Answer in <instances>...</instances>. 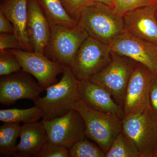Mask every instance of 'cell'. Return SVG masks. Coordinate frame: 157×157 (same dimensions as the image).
Here are the masks:
<instances>
[{"mask_svg":"<svg viewBox=\"0 0 157 157\" xmlns=\"http://www.w3.org/2000/svg\"><path fill=\"white\" fill-rule=\"evenodd\" d=\"M22 70L18 59L9 49L0 51V76H8Z\"/></svg>","mask_w":157,"mask_h":157,"instance_id":"603a6c76","label":"cell"},{"mask_svg":"<svg viewBox=\"0 0 157 157\" xmlns=\"http://www.w3.org/2000/svg\"><path fill=\"white\" fill-rule=\"evenodd\" d=\"M150 109L157 121V75L153 73L149 95Z\"/></svg>","mask_w":157,"mask_h":157,"instance_id":"83f0119b","label":"cell"},{"mask_svg":"<svg viewBox=\"0 0 157 157\" xmlns=\"http://www.w3.org/2000/svg\"><path fill=\"white\" fill-rule=\"evenodd\" d=\"M126 32L157 46V17L156 5L151 3L124 15Z\"/></svg>","mask_w":157,"mask_h":157,"instance_id":"4fadbf2b","label":"cell"},{"mask_svg":"<svg viewBox=\"0 0 157 157\" xmlns=\"http://www.w3.org/2000/svg\"><path fill=\"white\" fill-rule=\"evenodd\" d=\"M151 3L150 0H114L113 8L116 13L124 16L130 11Z\"/></svg>","mask_w":157,"mask_h":157,"instance_id":"d4e9b609","label":"cell"},{"mask_svg":"<svg viewBox=\"0 0 157 157\" xmlns=\"http://www.w3.org/2000/svg\"><path fill=\"white\" fill-rule=\"evenodd\" d=\"M34 157H70L69 149L51 143L47 140Z\"/></svg>","mask_w":157,"mask_h":157,"instance_id":"484cf974","label":"cell"},{"mask_svg":"<svg viewBox=\"0 0 157 157\" xmlns=\"http://www.w3.org/2000/svg\"><path fill=\"white\" fill-rule=\"evenodd\" d=\"M105 157H140L137 147L122 132L118 135Z\"/></svg>","mask_w":157,"mask_h":157,"instance_id":"44dd1931","label":"cell"},{"mask_svg":"<svg viewBox=\"0 0 157 157\" xmlns=\"http://www.w3.org/2000/svg\"><path fill=\"white\" fill-rule=\"evenodd\" d=\"M89 36L86 31L78 24L72 28L52 25L45 50H48L49 59L70 67L82 44Z\"/></svg>","mask_w":157,"mask_h":157,"instance_id":"5b68a950","label":"cell"},{"mask_svg":"<svg viewBox=\"0 0 157 157\" xmlns=\"http://www.w3.org/2000/svg\"><path fill=\"white\" fill-rule=\"evenodd\" d=\"M70 16L78 22L83 11L94 2L91 0H60Z\"/></svg>","mask_w":157,"mask_h":157,"instance_id":"cb8c5ba5","label":"cell"},{"mask_svg":"<svg viewBox=\"0 0 157 157\" xmlns=\"http://www.w3.org/2000/svg\"><path fill=\"white\" fill-rule=\"evenodd\" d=\"M28 0H3L0 11L12 24L23 50L33 52L28 34Z\"/></svg>","mask_w":157,"mask_h":157,"instance_id":"2e32d148","label":"cell"},{"mask_svg":"<svg viewBox=\"0 0 157 157\" xmlns=\"http://www.w3.org/2000/svg\"><path fill=\"white\" fill-rule=\"evenodd\" d=\"M78 24L90 36L107 45L125 31L123 16L116 13L112 7L97 2L83 11Z\"/></svg>","mask_w":157,"mask_h":157,"instance_id":"7a4b0ae2","label":"cell"},{"mask_svg":"<svg viewBox=\"0 0 157 157\" xmlns=\"http://www.w3.org/2000/svg\"><path fill=\"white\" fill-rule=\"evenodd\" d=\"M21 126L16 123H4L0 127V155L13 156Z\"/></svg>","mask_w":157,"mask_h":157,"instance_id":"ffe728a7","label":"cell"},{"mask_svg":"<svg viewBox=\"0 0 157 157\" xmlns=\"http://www.w3.org/2000/svg\"><path fill=\"white\" fill-rule=\"evenodd\" d=\"M156 74H157V73H156Z\"/></svg>","mask_w":157,"mask_h":157,"instance_id":"d590c367","label":"cell"},{"mask_svg":"<svg viewBox=\"0 0 157 157\" xmlns=\"http://www.w3.org/2000/svg\"><path fill=\"white\" fill-rule=\"evenodd\" d=\"M113 52L109 45L89 36L77 52L70 67L78 80H90L112 60Z\"/></svg>","mask_w":157,"mask_h":157,"instance_id":"277c9868","label":"cell"},{"mask_svg":"<svg viewBox=\"0 0 157 157\" xmlns=\"http://www.w3.org/2000/svg\"><path fill=\"white\" fill-rule=\"evenodd\" d=\"M122 132L137 147L140 157H156L157 121L150 108L138 114L123 118Z\"/></svg>","mask_w":157,"mask_h":157,"instance_id":"8992f818","label":"cell"},{"mask_svg":"<svg viewBox=\"0 0 157 157\" xmlns=\"http://www.w3.org/2000/svg\"><path fill=\"white\" fill-rule=\"evenodd\" d=\"M9 50L17 58L22 70L36 78L45 89L56 83L57 76L63 72V66L43 54L23 49Z\"/></svg>","mask_w":157,"mask_h":157,"instance_id":"8fae6325","label":"cell"},{"mask_svg":"<svg viewBox=\"0 0 157 157\" xmlns=\"http://www.w3.org/2000/svg\"><path fill=\"white\" fill-rule=\"evenodd\" d=\"M91 1L93 2L103 3V4L108 5L113 8L114 0H91Z\"/></svg>","mask_w":157,"mask_h":157,"instance_id":"f546056e","label":"cell"},{"mask_svg":"<svg viewBox=\"0 0 157 157\" xmlns=\"http://www.w3.org/2000/svg\"><path fill=\"white\" fill-rule=\"evenodd\" d=\"M28 34L34 52L44 54L50 36V25L38 0H28Z\"/></svg>","mask_w":157,"mask_h":157,"instance_id":"9a60e30c","label":"cell"},{"mask_svg":"<svg viewBox=\"0 0 157 157\" xmlns=\"http://www.w3.org/2000/svg\"><path fill=\"white\" fill-rule=\"evenodd\" d=\"M156 157H157V148H156Z\"/></svg>","mask_w":157,"mask_h":157,"instance_id":"1f68e13d","label":"cell"},{"mask_svg":"<svg viewBox=\"0 0 157 157\" xmlns=\"http://www.w3.org/2000/svg\"><path fill=\"white\" fill-rule=\"evenodd\" d=\"M79 100L90 109L116 114L123 119L122 107L104 87L90 80H78Z\"/></svg>","mask_w":157,"mask_h":157,"instance_id":"5bb4252c","label":"cell"},{"mask_svg":"<svg viewBox=\"0 0 157 157\" xmlns=\"http://www.w3.org/2000/svg\"><path fill=\"white\" fill-rule=\"evenodd\" d=\"M153 73L137 63L129 79L122 107L124 117L135 115L150 108L149 95Z\"/></svg>","mask_w":157,"mask_h":157,"instance_id":"9c48e42d","label":"cell"},{"mask_svg":"<svg viewBox=\"0 0 157 157\" xmlns=\"http://www.w3.org/2000/svg\"><path fill=\"white\" fill-rule=\"evenodd\" d=\"M77 82L70 67H64L60 80L45 89V97L33 102L42 110V120L63 116L73 109L79 100Z\"/></svg>","mask_w":157,"mask_h":157,"instance_id":"6da1fadb","label":"cell"},{"mask_svg":"<svg viewBox=\"0 0 157 157\" xmlns=\"http://www.w3.org/2000/svg\"><path fill=\"white\" fill-rule=\"evenodd\" d=\"M10 49H23L19 40L14 33H1L0 51Z\"/></svg>","mask_w":157,"mask_h":157,"instance_id":"4316f807","label":"cell"},{"mask_svg":"<svg viewBox=\"0 0 157 157\" xmlns=\"http://www.w3.org/2000/svg\"><path fill=\"white\" fill-rule=\"evenodd\" d=\"M1 1H3V0H1Z\"/></svg>","mask_w":157,"mask_h":157,"instance_id":"e575fe53","label":"cell"},{"mask_svg":"<svg viewBox=\"0 0 157 157\" xmlns=\"http://www.w3.org/2000/svg\"><path fill=\"white\" fill-rule=\"evenodd\" d=\"M45 16L52 25L72 28L78 24L66 11L60 0H38Z\"/></svg>","mask_w":157,"mask_h":157,"instance_id":"ac0fdd59","label":"cell"},{"mask_svg":"<svg viewBox=\"0 0 157 157\" xmlns=\"http://www.w3.org/2000/svg\"><path fill=\"white\" fill-rule=\"evenodd\" d=\"M137 63L113 52L111 62L90 80L106 89L114 101L122 106L129 79Z\"/></svg>","mask_w":157,"mask_h":157,"instance_id":"52a82bcc","label":"cell"},{"mask_svg":"<svg viewBox=\"0 0 157 157\" xmlns=\"http://www.w3.org/2000/svg\"><path fill=\"white\" fill-rule=\"evenodd\" d=\"M42 117V110L36 105L27 109L12 108L0 110V121L4 123H31L38 121Z\"/></svg>","mask_w":157,"mask_h":157,"instance_id":"d6986e66","label":"cell"},{"mask_svg":"<svg viewBox=\"0 0 157 157\" xmlns=\"http://www.w3.org/2000/svg\"><path fill=\"white\" fill-rule=\"evenodd\" d=\"M31 74L22 70L0 78V103L11 105L18 100L28 99L34 102L45 89Z\"/></svg>","mask_w":157,"mask_h":157,"instance_id":"30bf717a","label":"cell"},{"mask_svg":"<svg viewBox=\"0 0 157 157\" xmlns=\"http://www.w3.org/2000/svg\"><path fill=\"white\" fill-rule=\"evenodd\" d=\"M14 28L11 22L0 11V33H14Z\"/></svg>","mask_w":157,"mask_h":157,"instance_id":"f1b7e54d","label":"cell"},{"mask_svg":"<svg viewBox=\"0 0 157 157\" xmlns=\"http://www.w3.org/2000/svg\"><path fill=\"white\" fill-rule=\"evenodd\" d=\"M70 157H105V153L95 142L87 138L77 141L69 149Z\"/></svg>","mask_w":157,"mask_h":157,"instance_id":"7402d4cb","label":"cell"},{"mask_svg":"<svg viewBox=\"0 0 157 157\" xmlns=\"http://www.w3.org/2000/svg\"></svg>","mask_w":157,"mask_h":157,"instance_id":"836d02e7","label":"cell"},{"mask_svg":"<svg viewBox=\"0 0 157 157\" xmlns=\"http://www.w3.org/2000/svg\"><path fill=\"white\" fill-rule=\"evenodd\" d=\"M156 5V9H157V5Z\"/></svg>","mask_w":157,"mask_h":157,"instance_id":"d6a6232c","label":"cell"},{"mask_svg":"<svg viewBox=\"0 0 157 157\" xmlns=\"http://www.w3.org/2000/svg\"><path fill=\"white\" fill-rule=\"evenodd\" d=\"M73 108L80 113L85 125L86 137L95 142L105 154L122 132V119L116 114L97 111L78 100Z\"/></svg>","mask_w":157,"mask_h":157,"instance_id":"3957f363","label":"cell"},{"mask_svg":"<svg viewBox=\"0 0 157 157\" xmlns=\"http://www.w3.org/2000/svg\"><path fill=\"white\" fill-rule=\"evenodd\" d=\"M113 52L129 58L157 73V46L125 31L109 44Z\"/></svg>","mask_w":157,"mask_h":157,"instance_id":"7c38bea8","label":"cell"},{"mask_svg":"<svg viewBox=\"0 0 157 157\" xmlns=\"http://www.w3.org/2000/svg\"><path fill=\"white\" fill-rule=\"evenodd\" d=\"M13 156L33 157L48 140L47 134L42 121L24 124Z\"/></svg>","mask_w":157,"mask_h":157,"instance_id":"e0dca14e","label":"cell"},{"mask_svg":"<svg viewBox=\"0 0 157 157\" xmlns=\"http://www.w3.org/2000/svg\"><path fill=\"white\" fill-rule=\"evenodd\" d=\"M51 143L69 149L77 141L86 138L84 120L75 109L51 120H42Z\"/></svg>","mask_w":157,"mask_h":157,"instance_id":"ba28073f","label":"cell"},{"mask_svg":"<svg viewBox=\"0 0 157 157\" xmlns=\"http://www.w3.org/2000/svg\"><path fill=\"white\" fill-rule=\"evenodd\" d=\"M153 4L157 5V0H150Z\"/></svg>","mask_w":157,"mask_h":157,"instance_id":"4dcf8cb0","label":"cell"}]
</instances>
